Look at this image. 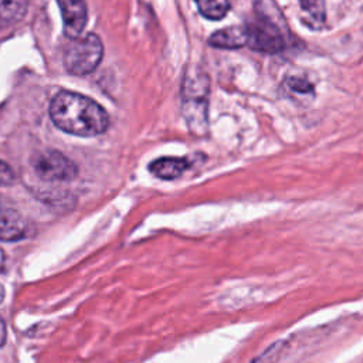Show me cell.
<instances>
[{
  "label": "cell",
  "mask_w": 363,
  "mask_h": 363,
  "mask_svg": "<svg viewBox=\"0 0 363 363\" xmlns=\"http://www.w3.org/2000/svg\"><path fill=\"white\" fill-rule=\"evenodd\" d=\"M50 116L57 128L75 136H96L109 125V116L98 102L72 91H61L51 99Z\"/></svg>",
  "instance_id": "obj_1"
},
{
  "label": "cell",
  "mask_w": 363,
  "mask_h": 363,
  "mask_svg": "<svg viewBox=\"0 0 363 363\" xmlns=\"http://www.w3.org/2000/svg\"><path fill=\"white\" fill-rule=\"evenodd\" d=\"M245 27L247 47L258 52L278 54L296 43L285 16L274 0H254V18L245 23Z\"/></svg>",
  "instance_id": "obj_2"
},
{
  "label": "cell",
  "mask_w": 363,
  "mask_h": 363,
  "mask_svg": "<svg viewBox=\"0 0 363 363\" xmlns=\"http://www.w3.org/2000/svg\"><path fill=\"white\" fill-rule=\"evenodd\" d=\"M210 79L206 72L189 69L182 84V113L191 133L201 136L208 129Z\"/></svg>",
  "instance_id": "obj_3"
},
{
  "label": "cell",
  "mask_w": 363,
  "mask_h": 363,
  "mask_svg": "<svg viewBox=\"0 0 363 363\" xmlns=\"http://www.w3.org/2000/svg\"><path fill=\"white\" fill-rule=\"evenodd\" d=\"M104 57V45L98 35L86 34L72 40L64 54V65L69 74L86 75L92 72Z\"/></svg>",
  "instance_id": "obj_4"
},
{
  "label": "cell",
  "mask_w": 363,
  "mask_h": 363,
  "mask_svg": "<svg viewBox=\"0 0 363 363\" xmlns=\"http://www.w3.org/2000/svg\"><path fill=\"white\" fill-rule=\"evenodd\" d=\"M35 173L47 182H69L77 177L75 163L58 150H45L34 156Z\"/></svg>",
  "instance_id": "obj_5"
},
{
  "label": "cell",
  "mask_w": 363,
  "mask_h": 363,
  "mask_svg": "<svg viewBox=\"0 0 363 363\" xmlns=\"http://www.w3.org/2000/svg\"><path fill=\"white\" fill-rule=\"evenodd\" d=\"M57 3L61 10L65 35L71 40L78 38L88 18L85 0H57Z\"/></svg>",
  "instance_id": "obj_6"
},
{
  "label": "cell",
  "mask_w": 363,
  "mask_h": 363,
  "mask_svg": "<svg viewBox=\"0 0 363 363\" xmlns=\"http://www.w3.org/2000/svg\"><path fill=\"white\" fill-rule=\"evenodd\" d=\"M248 43V31L245 24H237L230 26L225 28H221L218 31H214L208 37V44L214 48H223V50H235L247 45Z\"/></svg>",
  "instance_id": "obj_7"
},
{
  "label": "cell",
  "mask_w": 363,
  "mask_h": 363,
  "mask_svg": "<svg viewBox=\"0 0 363 363\" xmlns=\"http://www.w3.org/2000/svg\"><path fill=\"white\" fill-rule=\"evenodd\" d=\"M27 223L23 216L13 210L0 207V241H17L26 235Z\"/></svg>",
  "instance_id": "obj_8"
},
{
  "label": "cell",
  "mask_w": 363,
  "mask_h": 363,
  "mask_svg": "<svg viewBox=\"0 0 363 363\" xmlns=\"http://www.w3.org/2000/svg\"><path fill=\"white\" fill-rule=\"evenodd\" d=\"M190 166L191 163L187 157L164 156L150 162L149 172L162 180H173L180 177Z\"/></svg>",
  "instance_id": "obj_9"
},
{
  "label": "cell",
  "mask_w": 363,
  "mask_h": 363,
  "mask_svg": "<svg viewBox=\"0 0 363 363\" xmlns=\"http://www.w3.org/2000/svg\"><path fill=\"white\" fill-rule=\"evenodd\" d=\"M28 10V0H0V28L23 20Z\"/></svg>",
  "instance_id": "obj_10"
},
{
  "label": "cell",
  "mask_w": 363,
  "mask_h": 363,
  "mask_svg": "<svg viewBox=\"0 0 363 363\" xmlns=\"http://www.w3.org/2000/svg\"><path fill=\"white\" fill-rule=\"evenodd\" d=\"M197 4L199 13L208 20L217 21L225 17L230 11V0H193Z\"/></svg>",
  "instance_id": "obj_11"
},
{
  "label": "cell",
  "mask_w": 363,
  "mask_h": 363,
  "mask_svg": "<svg viewBox=\"0 0 363 363\" xmlns=\"http://www.w3.org/2000/svg\"><path fill=\"white\" fill-rule=\"evenodd\" d=\"M286 347H288V342L279 340V342L271 345L268 349H265L251 363H277L282 357V354L286 350Z\"/></svg>",
  "instance_id": "obj_12"
},
{
  "label": "cell",
  "mask_w": 363,
  "mask_h": 363,
  "mask_svg": "<svg viewBox=\"0 0 363 363\" xmlns=\"http://www.w3.org/2000/svg\"><path fill=\"white\" fill-rule=\"evenodd\" d=\"M285 86L298 95H313V84L309 82L305 77L289 75L285 79Z\"/></svg>",
  "instance_id": "obj_13"
},
{
  "label": "cell",
  "mask_w": 363,
  "mask_h": 363,
  "mask_svg": "<svg viewBox=\"0 0 363 363\" xmlns=\"http://www.w3.org/2000/svg\"><path fill=\"white\" fill-rule=\"evenodd\" d=\"M302 10L315 21H323L326 17L325 0H299Z\"/></svg>",
  "instance_id": "obj_14"
},
{
  "label": "cell",
  "mask_w": 363,
  "mask_h": 363,
  "mask_svg": "<svg viewBox=\"0 0 363 363\" xmlns=\"http://www.w3.org/2000/svg\"><path fill=\"white\" fill-rule=\"evenodd\" d=\"M14 182V172L11 170V167L0 160V186H6Z\"/></svg>",
  "instance_id": "obj_15"
},
{
  "label": "cell",
  "mask_w": 363,
  "mask_h": 363,
  "mask_svg": "<svg viewBox=\"0 0 363 363\" xmlns=\"http://www.w3.org/2000/svg\"><path fill=\"white\" fill-rule=\"evenodd\" d=\"M6 337H7V330H6V323L4 320L0 318V347L6 343Z\"/></svg>",
  "instance_id": "obj_16"
},
{
  "label": "cell",
  "mask_w": 363,
  "mask_h": 363,
  "mask_svg": "<svg viewBox=\"0 0 363 363\" xmlns=\"http://www.w3.org/2000/svg\"><path fill=\"white\" fill-rule=\"evenodd\" d=\"M4 265H6V255H4V251L0 248V272L4 269Z\"/></svg>",
  "instance_id": "obj_17"
},
{
  "label": "cell",
  "mask_w": 363,
  "mask_h": 363,
  "mask_svg": "<svg viewBox=\"0 0 363 363\" xmlns=\"http://www.w3.org/2000/svg\"><path fill=\"white\" fill-rule=\"evenodd\" d=\"M3 298H4V289H3V286L0 285V302L3 301Z\"/></svg>",
  "instance_id": "obj_18"
}]
</instances>
